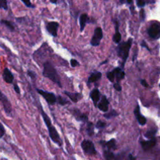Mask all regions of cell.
<instances>
[{"instance_id":"cell-1","label":"cell","mask_w":160,"mask_h":160,"mask_svg":"<svg viewBox=\"0 0 160 160\" xmlns=\"http://www.w3.org/2000/svg\"><path fill=\"white\" fill-rule=\"evenodd\" d=\"M40 113H41L42 119H43L44 122H45L46 126H47V129H48L49 135H50V139H51L53 142L56 143L58 145H62V140L61 139V137H60L58 130H57V129L53 127L50 117H49L48 115H47V114L44 112L43 108H42V107H40Z\"/></svg>"},{"instance_id":"cell-2","label":"cell","mask_w":160,"mask_h":160,"mask_svg":"<svg viewBox=\"0 0 160 160\" xmlns=\"http://www.w3.org/2000/svg\"><path fill=\"white\" fill-rule=\"evenodd\" d=\"M132 42H133V38H130L126 42H120L119 44H118L117 54H118V58L122 59V64H121V68L122 69H123L125 67V64L129 58Z\"/></svg>"},{"instance_id":"cell-3","label":"cell","mask_w":160,"mask_h":160,"mask_svg":"<svg viewBox=\"0 0 160 160\" xmlns=\"http://www.w3.org/2000/svg\"><path fill=\"white\" fill-rule=\"evenodd\" d=\"M42 75L45 78H49L53 81L54 83L58 84L59 87H61V78L58 73V71L54 68V66L49 61H46L43 63V69H42Z\"/></svg>"},{"instance_id":"cell-4","label":"cell","mask_w":160,"mask_h":160,"mask_svg":"<svg viewBox=\"0 0 160 160\" xmlns=\"http://www.w3.org/2000/svg\"><path fill=\"white\" fill-rule=\"evenodd\" d=\"M148 34L152 39H158L160 38V23L155 21L149 26Z\"/></svg>"},{"instance_id":"cell-5","label":"cell","mask_w":160,"mask_h":160,"mask_svg":"<svg viewBox=\"0 0 160 160\" xmlns=\"http://www.w3.org/2000/svg\"><path fill=\"white\" fill-rule=\"evenodd\" d=\"M81 147H82V150L86 154H88V155H93L97 154L94 144L90 140H83L82 142L81 143Z\"/></svg>"},{"instance_id":"cell-6","label":"cell","mask_w":160,"mask_h":160,"mask_svg":"<svg viewBox=\"0 0 160 160\" xmlns=\"http://www.w3.org/2000/svg\"><path fill=\"white\" fill-rule=\"evenodd\" d=\"M37 92H38V94L41 95L46 100L47 104H49L50 105H53L55 103H57V96L54 93H51V92H47L45 91V90H39V89L37 90Z\"/></svg>"},{"instance_id":"cell-7","label":"cell","mask_w":160,"mask_h":160,"mask_svg":"<svg viewBox=\"0 0 160 160\" xmlns=\"http://www.w3.org/2000/svg\"><path fill=\"white\" fill-rule=\"evenodd\" d=\"M103 38V31L102 28L100 27H98L95 28L94 32H93V35L90 41V44L93 47H98L100 45L101 39Z\"/></svg>"},{"instance_id":"cell-8","label":"cell","mask_w":160,"mask_h":160,"mask_svg":"<svg viewBox=\"0 0 160 160\" xmlns=\"http://www.w3.org/2000/svg\"><path fill=\"white\" fill-rule=\"evenodd\" d=\"M0 103L2 104L3 108L5 110L6 113L8 115H11L12 113V106L10 101L8 100L7 97L2 93V92L0 90Z\"/></svg>"},{"instance_id":"cell-9","label":"cell","mask_w":160,"mask_h":160,"mask_svg":"<svg viewBox=\"0 0 160 160\" xmlns=\"http://www.w3.org/2000/svg\"><path fill=\"white\" fill-rule=\"evenodd\" d=\"M59 28V23L57 21H50L46 25V28L48 33H50L52 36H58V30Z\"/></svg>"},{"instance_id":"cell-10","label":"cell","mask_w":160,"mask_h":160,"mask_svg":"<svg viewBox=\"0 0 160 160\" xmlns=\"http://www.w3.org/2000/svg\"><path fill=\"white\" fill-rule=\"evenodd\" d=\"M71 113L74 115V117L75 118V119L78 122H88V117L86 114L81 112V111H79L77 108H72L71 109Z\"/></svg>"},{"instance_id":"cell-11","label":"cell","mask_w":160,"mask_h":160,"mask_svg":"<svg viewBox=\"0 0 160 160\" xmlns=\"http://www.w3.org/2000/svg\"><path fill=\"white\" fill-rule=\"evenodd\" d=\"M108 106L109 101L107 99V98H106V96H104V95L101 96V100H100V101L98 102L97 107H98L101 112L106 113V112H108Z\"/></svg>"},{"instance_id":"cell-12","label":"cell","mask_w":160,"mask_h":160,"mask_svg":"<svg viewBox=\"0 0 160 160\" xmlns=\"http://www.w3.org/2000/svg\"><path fill=\"white\" fill-rule=\"evenodd\" d=\"M2 78H3V80L7 83L11 84L13 82L14 76H13L11 71L9 68H4L3 72H2Z\"/></svg>"},{"instance_id":"cell-13","label":"cell","mask_w":160,"mask_h":160,"mask_svg":"<svg viewBox=\"0 0 160 160\" xmlns=\"http://www.w3.org/2000/svg\"><path fill=\"white\" fill-rule=\"evenodd\" d=\"M134 115L135 116H136L137 119H138L140 125L141 126L145 125L146 122H147V119H146V118L144 116V115H142L141 114V112H140V106L138 105V104H137L136 108H135L134 109Z\"/></svg>"},{"instance_id":"cell-14","label":"cell","mask_w":160,"mask_h":160,"mask_svg":"<svg viewBox=\"0 0 160 160\" xmlns=\"http://www.w3.org/2000/svg\"><path fill=\"white\" fill-rule=\"evenodd\" d=\"M90 98H91L92 101L93 102L95 106H98V102L100 101L101 100V93H100L99 90L98 89H93L91 92H90Z\"/></svg>"},{"instance_id":"cell-15","label":"cell","mask_w":160,"mask_h":160,"mask_svg":"<svg viewBox=\"0 0 160 160\" xmlns=\"http://www.w3.org/2000/svg\"><path fill=\"white\" fill-rule=\"evenodd\" d=\"M155 144H156V140H155V138H152V139H150L149 141H141V147H142V148L145 151L152 148L155 145Z\"/></svg>"},{"instance_id":"cell-16","label":"cell","mask_w":160,"mask_h":160,"mask_svg":"<svg viewBox=\"0 0 160 160\" xmlns=\"http://www.w3.org/2000/svg\"><path fill=\"white\" fill-rule=\"evenodd\" d=\"M64 93L74 103H77L79 100H81V98H82V95L79 93H71V92L64 91Z\"/></svg>"},{"instance_id":"cell-17","label":"cell","mask_w":160,"mask_h":160,"mask_svg":"<svg viewBox=\"0 0 160 160\" xmlns=\"http://www.w3.org/2000/svg\"><path fill=\"white\" fill-rule=\"evenodd\" d=\"M89 20H90V18H89V16L87 13H82V14L80 15L79 25L80 31H81V32H83L84 31L86 25H87V23L89 22Z\"/></svg>"},{"instance_id":"cell-18","label":"cell","mask_w":160,"mask_h":160,"mask_svg":"<svg viewBox=\"0 0 160 160\" xmlns=\"http://www.w3.org/2000/svg\"><path fill=\"white\" fill-rule=\"evenodd\" d=\"M114 72H115V79H116L117 82H119L122 79H123L125 78V72L123 71V69H122L121 68H115V69H113Z\"/></svg>"},{"instance_id":"cell-19","label":"cell","mask_w":160,"mask_h":160,"mask_svg":"<svg viewBox=\"0 0 160 160\" xmlns=\"http://www.w3.org/2000/svg\"><path fill=\"white\" fill-rule=\"evenodd\" d=\"M122 39V35L118 31V23L115 21V32L113 35V42L116 44H119Z\"/></svg>"},{"instance_id":"cell-20","label":"cell","mask_w":160,"mask_h":160,"mask_svg":"<svg viewBox=\"0 0 160 160\" xmlns=\"http://www.w3.org/2000/svg\"><path fill=\"white\" fill-rule=\"evenodd\" d=\"M101 77H102V74H101V72H93V73H92L91 75H90V77H89L87 83L90 84V83H93V82H97V81H98L99 79H101Z\"/></svg>"},{"instance_id":"cell-21","label":"cell","mask_w":160,"mask_h":160,"mask_svg":"<svg viewBox=\"0 0 160 160\" xmlns=\"http://www.w3.org/2000/svg\"><path fill=\"white\" fill-rule=\"evenodd\" d=\"M101 144H102L104 147L108 148L109 151H111L112 149H115L116 148V141L115 139H111L108 141H101Z\"/></svg>"},{"instance_id":"cell-22","label":"cell","mask_w":160,"mask_h":160,"mask_svg":"<svg viewBox=\"0 0 160 160\" xmlns=\"http://www.w3.org/2000/svg\"><path fill=\"white\" fill-rule=\"evenodd\" d=\"M1 23L2 24L6 26L8 29H10L11 32H14L15 31V26L13 25V23L10 21H7V20H1Z\"/></svg>"},{"instance_id":"cell-23","label":"cell","mask_w":160,"mask_h":160,"mask_svg":"<svg viewBox=\"0 0 160 160\" xmlns=\"http://www.w3.org/2000/svg\"><path fill=\"white\" fill-rule=\"evenodd\" d=\"M87 133L89 136H93V133H94V126L93 123L91 122H87Z\"/></svg>"},{"instance_id":"cell-24","label":"cell","mask_w":160,"mask_h":160,"mask_svg":"<svg viewBox=\"0 0 160 160\" xmlns=\"http://www.w3.org/2000/svg\"><path fill=\"white\" fill-rule=\"evenodd\" d=\"M104 158H106V160H114L115 159V155H114L113 152H112L111 151H109V150L104 151Z\"/></svg>"},{"instance_id":"cell-25","label":"cell","mask_w":160,"mask_h":160,"mask_svg":"<svg viewBox=\"0 0 160 160\" xmlns=\"http://www.w3.org/2000/svg\"><path fill=\"white\" fill-rule=\"evenodd\" d=\"M156 129H151V130H148L145 133L144 136L147 138H149V139H152V138H154L155 133H156Z\"/></svg>"},{"instance_id":"cell-26","label":"cell","mask_w":160,"mask_h":160,"mask_svg":"<svg viewBox=\"0 0 160 160\" xmlns=\"http://www.w3.org/2000/svg\"><path fill=\"white\" fill-rule=\"evenodd\" d=\"M57 103L59 104L60 105H65V104H69L68 101L65 98H62L61 96H58L57 97Z\"/></svg>"},{"instance_id":"cell-27","label":"cell","mask_w":160,"mask_h":160,"mask_svg":"<svg viewBox=\"0 0 160 160\" xmlns=\"http://www.w3.org/2000/svg\"><path fill=\"white\" fill-rule=\"evenodd\" d=\"M118 115V112H116V111L112 110L111 112H106V113H104V116L106 118H108V119H109V118H113V117L117 116Z\"/></svg>"},{"instance_id":"cell-28","label":"cell","mask_w":160,"mask_h":160,"mask_svg":"<svg viewBox=\"0 0 160 160\" xmlns=\"http://www.w3.org/2000/svg\"><path fill=\"white\" fill-rule=\"evenodd\" d=\"M3 9V10H8V2L7 0H0V10Z\"/></svg>"},{"instance_id":"cell-29","label":"cell","mask_w":160,"mask_h":160,"mask_svg":"<svg viewBox=\"0 0 160 160\" xmlns=\"http://www.w3.org/2000/svg\"><path fill=\"white\" fill-rule=\"evenodd\" d=\"M107 78H108L109 81H111V82H114L115 80V72H114V71H111V72H108L107 73Z\"/></svg>"},{"instance_id":"cell-30","label":"cell","mask_w":160,"mask_h":160,"mask_svg":"<svg viewBox=\"0 0 160 160\" xmlns=\"http://www.w3.org/2000/svg\"><path fill=\"white\" fill-rule=\"evenodd\" d=\"M107 123H106L104 121H102V120H99L96 124V128L98 129H103L106 127Z\"/></svg>"},{"instance_id":"cell-31","label":"cell","mask_w":160,"mask_h":160,"mask_svg":"<svg viewBox=\"0 0 160 160\" xmlns=\"http://www.w3.org/2000/svg\"><path fill=\"white\" fill-rule=\"evenodd\" d=\"M21 2H22L23 3H24V5L26 6V7H28V8H33V7H35L32 4V2H31V0H21Z\"/></svg>"},{"instance_id":"cell-32","label":"cell","mask_w":160,"mask_h":160,"mask_svg":"<svg viewBox=\"0 0 160 160\" xmlns=\"http://www.w3.org/2000/svg\"><path fill=\"white\" fill-rule=\"evenodd\" d=\"M5 133H6L5 128H4L3 125L0 122V138H2V137L5 135Z\"/></svg>"},{"instance_id":"cell-33","label":"cell","mask_w":160,"mask_h":160,"mask_svg":"<svg viewBox=\"0 0 160 160\" xmlns=\"http://www.w3.org/2000/svg\"><path fill=\"white\" fill-rule=\"evenodd\" d=\"M146 4V0H137V5L139 7H144Z\"/></svg>"},{"instance_id":"cell-34","label":"cell","mask_w":160,"mask_h":160,"mask_svg":"<svg viewBox=\"0 0 160 160\" xmlns=\"http://www.w3.org/2000/svg\"><path fill=\"white\" fill-rule=\"evenodd\" d=\"M28 76L33 80L36 78V74H35V72H33V71H31V70L28 71Z\"/></svg>"},{"instance_id":"cell-35","label":"cell","mask_w":160,"mask_h":160,"mask_svg":"<svg viewBox=\"0 0 160 160\" xmlns=\"http://www.w3.org/2000/svg\"><path fill=\"white\" fill-rule=\"evenodd\" d=\"M70 64L72 68H75L79 65V63H78V61H77V60L72 59L70 61Z\"/></svg>"},{"instance_id":"cell-36","label":"cell","mask_w":160,"mask_h":160,"mask_svg":"<svg viewBox=\"0 0 160 160\" xmlns=\"http://www.w3.org/2000/svg\"><path fill=\"white\" fill-rule=\"evenodd\" d=\"M114 88H115V90H117V91L120 92V91H122V87L120 86L119 82H116V83H115L113 85Z\"/></svg>"},{"instance_id":"cell-37","label":"cell","mask_w":160,"mask_h":160,"mask_svg":"<svg viewBox=\"0 0 160 160\" xmlns=\"http://www.w3.org/2000/svg\"><path fill=\"white\" fill-rule=\"evenodd\" d=\"M13 89H14L15 92H16L17 93H18V94H20V93H21V90H20V88H19V87H18V84H14V85H13Z\"/></svg>"},{"instance_id":"cell-38","label":"cell","mask_w":160,"mask_h":160,"mask_svg":"<svg viewBox=\"0 0 160 160\" xmlns=\"http://www.w3.org/2000/svg\"><path fill=\"white\" fill-rule=\"evenodd\" d=\"M141 85L143 86V87H146V88H147V87H148V84L147 83V82H146L144 79H141Z\"/></svg>"},{"instance_id":"cell-39","label":"cell","mask_w":160,"mask_h":160,"mask_svg":"<svg viewBox=\"0 0 160 160\" xmlns=\"http://www.w3.org/2000/svg\"><path fill=\"white\" fill-rule=\"evenodd\" d=\"M140 16H141V20L144 19V17H145V15H144V10H143V9H141V11H140Z\"/></svg>"},{"instance_id":"cell-40","label":"cell","mask_w":160,"mask_h":160,"mask_svg":"<svg viewBox=\"0 0 160 160\" xmlns=\"http://www.w3.org/2000/svg\"><path fill=\"white\" fill-rule=\"evenodd\" d=\"M127 160H136V158H135L133 155H131V154H130V155H128Z\"/></svg>"},{"instance_id":"cell-41","label":"cell","mask_w":160,"mask_h":160,"mask_svg":"<svg viewBox=\"0 0 160 160\" xmlns=\"http://www.w3.org/2000/svg\"><path fill=\"white\" fill-rule=\"evenodd\" d=\"M50 1L51 3H53V4H57V2H58V0H50Z\"/></svg>"},{"instance_id":"cell-42","label":"cell","mask_w":160,"mask_h":160,"mask_svg":"<svg viewBox=\"0 0 160 160\" xmlns=\"http://www.w3.org/2000/svg\"><path fill=\"white\" fill-rule=\"evenodd\" d=\"M127 3L130 4H130H131V5L133 4V0H127Z\"/></svg>"},{"instance_id":"cell-43","label":"cell","mask_w":160,"mask_h":160,"mask_svg":"<svg viewBox=\"0 0 160 160\" xmlns=\"http://www.w3.org/2000/svg\"><path fill=\"white\" fill-rule=\"evenodd\" d=\"M120 2H121V3H123L124 0H120Z\"/></svg>"}]
</instances>
